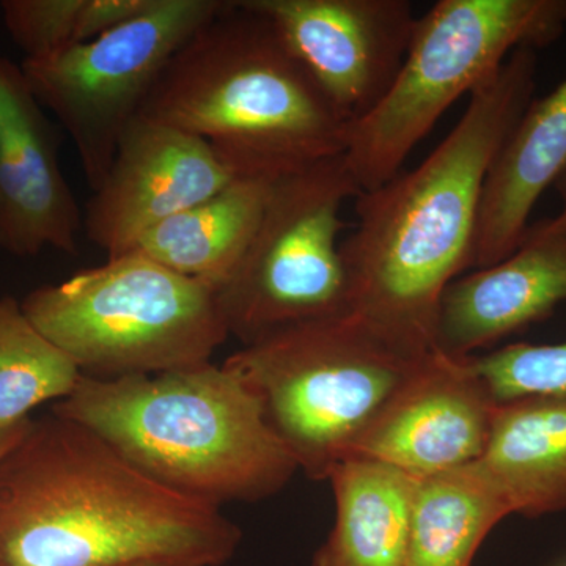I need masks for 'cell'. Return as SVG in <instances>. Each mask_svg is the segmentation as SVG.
<instances>
[{
    "instance_id": "obj_1",
    "label": "cell",
    "mask_w": 566,
    "mask_h": 566,
    "mask_svg": "<svg viewBox=\"0 0 566 566\" xmlns=\"http://www.w3.org/2000/svg\"><path fill=\"white\" fill-rule=\"evenodd\" d=\"M535 77V50L520 48L416 169L356 196L357 226L340 244L349 314L401 352H436L439 303L472 268L483 186Z\"/></svg>"
},
{
    "instance_id": "obj_2",
    "label": "cell",
    "mask_w": 566,
    "mask_h": 566,
    "mask_svg": "<svg viewBox=\"0 0 566 566\" xmlns=\"http://www.w3.org/2000/svg\"><path fill=\"white\" fill-rule=\"evenodd\" d=\"M243 534L84 424L33 420L0 457V566H223Z\"/></svg>"
},
{
    "instance_id": "obj_3",
    "label": "cell",
    "mask_w": 566,
    "mask_h": 566,
    "mask_svg": "<svg viewBox=\"0 0 566 566\" xmlns=\"http://www.w3.org/2000/svg\"><path fill=\"white\" fill-rule=\"evenodd\" d=\"M140 115L207 142L238 177L271 180L344 155L349 126L244 0L182 44Z\"/></svg>"
},
{
    "instance_id": "obj_4",
    "label": "cell",
    "mask_w": 566,
    "mask_h": 566,
    "mask_svg": "<svg viewBox=\"0 0 566 566\" xmlns=\"http://www.w3.org/2000/svg\"><path fill=\"white\" fill-rule=\"evenodd\" d=\"M175 493L219 506L277 494L300 471L240 376L212 363L155 375H82L54 406Z\"/></svg>"
},
{
    "instance_id": "obj_5",
    "label": "cell",
    "mask_w": 566,
    "mask_h": 566,
    "mask_svg": "<svg viewBox=\"0 0 566 566\" xmlns=\"http://www.w3.org/2000/svg\"><path fill=\"white\" fill-rule=\"evenodd\" d=\"M427 356L401 352L348 314L264 335L222 365L259 398L300 471L327 480Z\"/></svg>"
},
{
    "instance_id": "obj_6",
    "label": "cell",
    "mask_w": 566,
    "mask_h": 566,
    "mask_svg": "<svg viewBox=\"0 0 566 566\" xmlns=\"http://www.w3.org/2000/svg\"><path fill=\"white\" fill-rule=\"evenodd\" d=\"M21 307L92 378L211 363L230 337L214 290L136 252L40 286Z\"/></svg>"
},
{
    "instance_id": "obj_7",
    "label": "cell",
    "mask_w": 566,
    "mask_h": 566,
    "mask_svg": "<svg viewBox=\"0 0 566 566\" xmlns=\"http://www.w3.org/2000/svg\"><path fill=\"white\" fill-rule=\"evenodd\" d=\"M565 25L566 0L436 2L417 18L385 98L348 126L344 156L359 191L392 180L457 99L493 80L520 48L554 43Z\"/></svg>"
},
{
    "instance_id": "obj_8",
    "label": "cell",
    "mask_w": 566,
    "mask_h": 566,
    "mask_svg": "<svg viewBox=\"0 0 566 566\" xmlns=\"http://www.w3.org/2000/svg\"><path fill=\"white\" fill-rule=\"evenodd\" d=\"M359 192L344 155L274 181L248 251L218 292L230 337L248 345L349 314L340 214Z\"/></svg>"
},
{
    "instance_id": "obj_9",
    "label": "cell",
    "mask_w": 566,
    "mask_h": 566,
    "mask_svg": "<svg viewBox=\"0 0 566 566\" xmlns=\"http://www.w3.org/2000/svg\"><path fill=\"white\" fill-rule=\"evenodd\" d=\"M226 2L151 0L98 39L22 61L33 95L73 140L92 191L106 178L123 133L139 117L167 63Z\"/></svg>"
},
{
    "instance_id": "obj_10",
    "label": "cell",
    "mask_w": 566,
    "mask_h": 566,
    "mask_svg": "<svg viewBox=\"0 0 566 566\" xmlns=\"http://www.w3.org/2000/svg\"><path fill=\"white\" fill-rule=\"evenodd\" d=\"M273 24L348 125L385 98L411 43L408 0H244Z\"/></svg>"
},
{
    "instance_id": "obj_11",
    "label": "cell",
    "mask_w": 566,
    "mask_h": 566,
    "mask_svg": "<svg viewBox=\"0 0 566 566\" xmlns=\"http://www.w3.org/2000/svg\"><path fill=\"white\" fill-rule=\"evenodd\" d=\"M238 178L207 142L139 115L85 207L84 233L107 259L125 255L156 226Z\"/></svg>"
},
{
    "instance_id": "obj_12",
    "label": "cell",
    "mask_w": 566,
    "mask_h": 566,
    "mask_svg": "<svg viewBox=\"0 0 566 566\" xmlns=\"http://www.w3.org/2000/svg\"><path fill=\"white\" fill-rule=\"evenodd\" d=\"M497 408L469 357L431 353L349 458L381 461L417 479L465 468L485 453Z\"/></svg>"
},
{
    "instance_id": "obj_13",
    "label": "cell",
    "mask_w": 566,
    "mask_h": 566,
    "mask_svg": "<svg viewBox=\"0 0 566 566\" xmlns=\"http://www.w3.org/2000/svg\"><path fill=\"white\" fill-rule=\"evenodd\" d=\"M21 65L0 57V251L76 253L84 232L59 163V136Z\"/></svg>"
},
{
    "instance_id": "obj_14",
    "label": "cell",
    "mask_w": 566,
    "mask_h": 566,
    "mask_svg": "<svg viewBox=\"0 0 566 566\" xmlns=\"http://www.w3.org/2000/svg\"><path fill=\"white\" fill-rule=\"evenodd\" d=\"M566 301V234L549 219L528 226L501 262L457 279L442 294L434 348L455 359L547 318Z\"/></svg>"
},
{
    "instance_id": "obj_15",
    "label": "cell",
    "mask_w": 566,
    "mask_h": 566,
    "mask_svg": "<svg viewBox=\"0 0 566 566\" xmlns=\"http://www.w3.org/2000/svg\"><path fill=\"white\" fill-rule=\"evenodd\" d=\"M566 170V80L532 99L488 172L472 268L491 266L515 252L539 197Z\"/></svg>"
},
{
    "instance_id": "obj_16",
    "label": "cell",
    "mask_w": 566,
    "mask_h": 566,
    "mask_svg": "<svg viewBox=\"0 0 566 566\" xmlns=\"http://www.w3.org/2000/svg\"><path fill=\"white\" fill-rule=\"evenodd\" d=\"M512 515L566 510V394L499 405L485 453L476 463Z\"/></svg>"
},
{
    "instance_id": "obj_17",
    "label": "cell",
    "mask_w": 566,
    "mask_h": 566,
    "mask_svg": "<svg viewBox=\"0 0 566 566\" xmlns=\"http://www.w3.org/2000/svg\"><path fill=\"white\" fill-rule=\"evenodd\" d=\"M335 521L312 566H405L419 479L368 458L329 475Z\"/></svg>"
},
{
    "instance_id": "obj_18",
    "label": "cell",
    "mask_w": 566,
    "mask_h": 566,
    "mask_svg": "<svg viewBox=\"0 0 566 566\" xmlns=\"http://www.w3.org/2000/svg\"><path fill=\"white\" fill-rule=\"evenodd\" d=\"M275 180L238 178L144 234L132 251L216 293L237 270Z\"/></svg>"
},
{
    "instance_id": "obj_19",
    "label": "cell",
    "mask_w": 566,
    "mask_h": 566,
    "mask_svg": "<svg viewBox=\"0 0 566 566\" xmlns=\"http://www.w3.org/2000/svg\"><path fill=\"white\" fill-rule=\"evenodd\" d=\"M512 515L475 464L417 483L405 566H472L486 536Z\"/></svg>"
},
{
    "instance_id": "obj_20",
    "label": "cell",
    "mask_w": 566,
    "mask_h": 566,
    "mask_svg": "<svg viewBox=\"0 0 566 566\" xmlns=\"http://www.w3.org/2000/svg\"><path fill=\"white\" fill-rule=\"evenodd\" d=\"M73 360L36 329L14 297H0V423L69 397L81 379Z\"/></svg>"
},
{
    "instance_id": "obj_21",
    "label": "cell",
    "mask_w": 566,
    "mask_h": 566,
    "mask_svg": "<svg viewBox=\"0 0 566 566\" xmlns=\"http://www.w3.org/2000/svg\"><path fill=\"white\" fill-rule=\"evenodd\" d=\"M151 0H3L0 9L24 61L80 46L132 20Z\"/></svg>"
},
{
    "instance_id": "obj_22",
    "label": "cell",
    "mask_w": 566,
    "mask_h": 566,
    "mask_svg": "<svg viewBox=\"0 0 566 566\" xmlns=\"http://www.w3.org/2000/svg\"><path fill=\"white\" fill-rule=\"evenodd\" d=\"M469 359L497 405L566 394V342L506 345Z\"/></svg>"
},
{
    "instance_id": "obj_23",
    "label": "cell",
    "mask_w": 566,
    "mask_h": 566,
    "mask_svg": "<svg viewBox=\"0 0 566 566\" xmlns=\"http://www.w3.org/2000/svg\"><path fill=\"white\" fill-rule=\"evenodd\" d=\"M31 422L32 417H28V419L20 420V422L0 423V457L20 441Z\"/></svg>"
},
{
    "instance_id": "obj_24",
    "label": "cell",
    "mask_w": 566,
    "mask_h": 566,
    "mask_svg": "<svg viewBox=\"0 0 566 566\" xmlns=\"http://www.w3.org/2000/svg\"><path fill=\"white\" fill-rule=\"evenodd\" d=\"M554 186H556L558 196H560L562 210L558 212L556 218L549 219V221L553 223L554 229L566 234V170L560 175V178H558Z\"/></svg>"
},
{
    "instance_id": "obj_25",
    "label": "cell",
    "mask_w": 566,
    "mask_h": 566,
    "mask_svg": "<svg viewBox=\"0 0 566 566\" xmlns=\"http://www.w3.org/2000/svg\"><path fill=\"white\" fill-rule=\"evenodd\" d=\"M129 566H181V565L161 564V562H148V564H137V565H129Z\"/></svg>"
}]
</instances>
